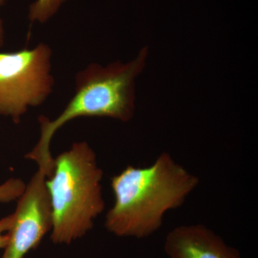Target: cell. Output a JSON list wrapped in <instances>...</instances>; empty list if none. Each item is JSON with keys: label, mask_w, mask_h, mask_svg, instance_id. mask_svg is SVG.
<instances>
[{"label": "cell", "mask_w": 258, "mask_h": 258, "mask_svg": "<svg viewBox=\"0 0 258 258\" xmlns=\"http://www.w3.org/2000/svg\"><path fill=\"white\" fill-rule=\"evenodd\" d=\"M169 258H240L238 249L201 224L178 226L166 235Z\"/></svg>", "instance_id": "8992f818"}, {"label": "cell", "mask_w": 258, "mask_h": 258, "mask_svg": "<svg viewBox=\"0 0 258 258\" xmlns=\"http://www.w3.org/2000/svg\"><path fill=\"white\" fill-rule=\"evenodd\" d=\"M8 1V0H0V7L3 6V5L6 4Z\"/></svg>", "instance_id": "8fae6325"}, {"label": "cell", "mask_w": 258, "mask_h": 258, "mask_svg": "<svg viewBox=\"0 0 258 258\" xmlns=\"http://www.w3.org/2000/svg\"><path fill=\"white\" fill-rule=\"evenodd\" d=\"M148 57L149 48L145 46L128 62L118 60L106 66L92 62L77 73L74 96L63 111L53 120L39 117L40 138L25 158L36 162L50 176L54 165L51 141L64 125L81 117L132 120L136 110V81L145 69Z\"/></svg>", "instance_id": "7a4b0ae2"}, {"label": "cell", "mask_w": 258, "mask_h": 258, "mask_svg": "<svg viewBox=\"0 0 258 258\" xmlns=\"http://www.w3.org/2000/svg\"><path fill=\"white\" fill-rule=\"evenodd\" d=\"M5 42V27L3 20L0 18V47L3 46Z\"/></svg>", "instance_id": "30bf717a"}, {"label": "cell", "mask_w": 258, "mask_h": 258, "mask_svg": "<svg viewBox=\"0 0 258 258\" xmlns=\"http://www.w3.org/2000/svg\"><path fill=\"white\" fill-rule=\"evenodd\" d=\"M52 50L41 42L32 49L0 52V115L20 123L29 108L53 92Z\"/></svg>", "instance_id": "277c9868"}, {"label": "cell", "mask_w": 258, "mask_h": 258, "mask_svg": "<svg viewBox=\"0 0 258 258\" xmlns=\"http://www.w3.org/2000/svg\"><path fill=\"white\" fill-rule=\"evenodd\" d=\"M46 171L38 169L18 200L8 242L2 258H24L36 249L52 229V211L45 181Z\"/></svg>", "instance_id": "5b68a950"}, {"label": "cell", "mask_w": 258, "mask_h": 258, "mask_svg": "<svg viewBox=\"0 0 258 258\" xmlns=\"http://www.w3.org/2000/svg\"><path fill=\"white\" fill-rule=\"evenodd\" d=\"M26 184L18 178H10L0 184V203H7L18 200L23 195Z\"/></svg>", "instance_id": "ba28073f"}, {"label": "cell", "mask_w": 258, "mask_h": 258, "mask_svg": "<svg viewBox=\"0 0 258 258\" xmlns=\"http://www.w3.org/2000/svg\"><path fill=\"white\" fill-rule=\"evenodd\" d=\"M198 185V176L168 153L149 166H127L111 178L114 203L105 227L117 237H149L159 230L166 212L180 208Z\"/></svg>", "instance_id": "6da1fadb"}, {"label": "cell", "mask_w": 258, "mask_h": 258, "mask_svg": "<svg viewBox=\"0 0 258 258\" xmlns=\"http://www.w3.org/2000/svg\"><path fill=\"white\" fill-rule=\"evenodd\" d=\"M68 0H35L30 5L28 18L32 23L44 24L53 18Z\"/></svg>", "instance_id": "52a82bcc"}, {"label": "cell", "mask_w": 258, "mask_h": 258, "mask_svg": "<svg viewBox=\"0 0 258 258\" xmlns=\"http://www.w3.org/2000/svg\"><path fill=\"white\" fill-rule=\"evenodd\" d=\"M103 171L86 142H76L54 159L45 184L52 211L50 238L55 244L72 243L86 235L103 212Z\"/></svg>", "instance_id": "3957f363"}, {"label": "cell", "mask_w": 258, "mask_h": 258, "mask_svg": "<svg viewBox=\"0 0 258 258\" xmlns=\"http://www.w3.org/2000/svg\"><path fill=\"white\" fill-rule=\"evenodd\" d=\"M13 222V215L0 220V249H5L8 242V232Z\"/></svg>", "instance_id": "9c48e42d"}]
</instances>
